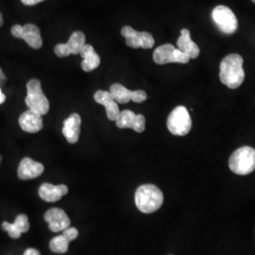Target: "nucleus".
Returning <instances> with one entry per match:
<instances>
[{
    "label": "nucleus",
    "mask_w": 255,
    "mask_h": 255,
    "mask_svg": "<svg viewBox=\"0 0 255 255\" xmlns=\"http://www.w3.org/2000/svg\"><path fill=\"white\" fill-rule=\"evenodd\" d=\"M94 100L96 102L100 103L105 107L106 115L109 120L116 121L118 119L120 114L119 105H118V102L113 98L110 91L100 90L96 92V94L94 95Z\"/></svg>",
    "instance_id": "nucleus-13"
},
{
    "label": "nucleus",
    "mask_w": 255,
    "mask_h": 255,
    "mask_svg": "<svg viewBox=\"0 0 255 255\" xmlns=\"http://www.w3.org/2000/svg\"><path fill=\"white\" fill-rule=\"evenodd\" d=\"M11 34L16 38L23 39L28 46L39 49L43 46V40L39 27L33 24H27L25 26L15 25L11 27Z\"/></svg>",
    "instance_id": "nucleus-9"
},
{
    "label": "nucleus",
    "mask_w": 255,
    "mask_h": 255,
    "mask_svg": "<svg viewBox=\"0 0 255 255\" xmlns=\"http://www.w3.org/2000/svg\"><path fill=\"white\" fill-rule=\"evenodd\" d=\"M121 34L125 37L126 44L129 47L149 49L154 46V38L148 32H138L132 27L125 26L121 29Z\"/></svg>",
    "instance_id": "nucleus-8"
},
{
    "label": "nucleus",
    "mask_w": 255,
    "mask_h": 255,
    "mask_svg": "<svg viewBox=\"0 0 255 255\" xmlns=\"http://www.w3.org/2000/svg\"><path fill=\"white\" fill-rule=\"evenodd\" d=\"M6 79H7V78H6L5 74L3 73L2 69L0 68V86L4 84V82H6Z\"/></svg>",
    "instance_id": "nucleus-27"
},
{
    "label": "nucleus",
    "mask_w": 255,
    "mask_h": 255,
    "mask_svg": "<svg viewBox=\"0 0 255 255\" xmlns=\"http://www.w3.org/2000/svg\"><path fill=\"white\" fill-rule=\"evenodd\" d=\"M110 93L112 94L115 101L120 104H126L130 101H134L136 103H142L147 98L146 92L143 90L130 91L119 83H114L110 87Z\"/></svg>",
    "instance_id": "nucleus-10"
},
{
    "label": "nucleus",
    "mask_w": 255,
    "mask_h": 255,
    "mask_svg": "<svg viewBox=\"0 0 255 255\" xmlns=\"http://www.w3.org/2000/svg\"><path fill=\"white\" fill-rule=\"evenodd\" d=\"M252 1H253V2H254V3H255V0H252Z\"/></svg>",
    "instance_id": "nucleus-30"
},
{
    "label": "nucleus",
    "mask_w": 255,
    "mask_h": 255,
    "mask_svg": "<svg viewBox=\"0 0 255 255\" xmlns=\"http://www.w3.org/2000/svg\"><path fill=\"white\" fill-rule=\"evenodd\" d=\"M177 45L178 48L187 55L190 59L198 58L201 52L200 47L192 41L190 32L186 28H182L181 30V36L179 37L177 41Z\"/></svg>",
    "instance_id": "nucleus-18"
},
{
    "label": "nucleus",
    "mask_w": 255,
    "mask_h": 255,
    "mask_svg": "<svg viewBox=\"0 0 255 255\" xmlns=\"http://www.w3.org/2000/svg\"><path fill=\"white\" fill-rule=\"evenodd\" d=\"M45 220L48 223L49 230L53 233L64 232L65 229L69 228L70 219L64 210L60 208L49 209L45 214Z\"/></svg>",
    "instance_id": "nucleus-12"
},
{
    "label": "nucleus",
    "mask_w": 255,
    "mask_h": 255,
    "mask_svg": "<svg viewBox=\"0 0 255 255\" xmlns=\"http://www.w3.org/2000/svg\"><path fill=\"white\" fill-rule=\"evenodd\" d=\"M134 201L142 213L151 214L162 207L164 194L154 184H143L137 188Z\"/></svg>",
    "instance_id": "nucleus-2"
},
{
    "label": "nucleus",
    "mask_w": 255,
    "mask_h": 255,
    "mask_svg": "<svg viewBox=\"0 0 255 255\" xmlns=\"http://www.w3.org/2000/svg\"><path fill=\"white\" fill-rule=\"evenodd\" d=\"M13 224L15 225V227L18 229L19 232L21 234L23 233H27L29 229V223H28V219H27L26 215H19L16 217V219L14 220Z\"/></svg>",
    "instance_id": "nucleus-22"
},
{
    "label": "nucleus",
    "mask_w": 255,
    "mask_h": 255,
    "mask_svg": "<svg viewBox=\"0 0 255 255\" xmlns=\"http://www.w3.org/2000/svg\"><path fill=\"white\" fill-rule=\"evenodd\" d=\"M219 79L230 89H237L245 80L243 58L239 54H230L220 64Z\"/></svg>",
    "instance_id": "nucleus-1"
},
{
    "label": "nucleus",
    "mask_w": 255,
    "mask_h": 255,
    "mask_svg": "<svg viewBox=\"0 0 255 255\" xmlns=\"http://www.w3.org/2000/svg\"><path fill=\"white\" fill-rule=\"evenodd\" d=\"M0 163H1V156H0Z\"/></svg>",
    "instance_id": "nucleus-31"
},
{
    "label": "nucleus",
    "mask_w": 255,
    "mask_h": 255,
    "mask_svg": "<svg viewBox=\"0 0 255 255\" xmlns=\"http://www.w3.org/2000/svg\"><path fill=\"white\" fill-rule=\"evenodd\" d=\"M19 125L26 132H29V133L38 132L43 128L42 116L31 110H27L20 116Z\"/></svg>",
    "instance_id": "nucleus-15"
},
{
    "label": "nucleus",
    "mask_w": 255,
    "mask_h": 255,
    "mask_svg": "<svg viewBox=\"0 0 255 255\" xmlns=\"http://www.w3.org/2000/svg\"><path fill=\"white\" fill-rule=\"evenodd\" d=\"M63 236H64L69 242L75 240L78 236H79V232L78 230L74 227H69V228L65 229L63 232Z\"/></svg>",
    "instance_id": "nucleus-24"
},
{
    "label": "nucleus",
    "mask_w": 255,
    "mask_h": 255,
    "mask_svg": "<svg viewBox=\"0 0 255 255\" xmlns=\"http://www.w3.org/2000/svg\"><path fill=\"white\" fill-rule=\"evenodd\" d=\"M45 0H21V2L26 5V6H33V5H36L38 3H41Z\"/></svg>",
    "instance_id": "nucleus-25"
},
{
    "label": "nucleus",
    "mask_w": 255,
    "mask_h": 255,
    "mask_svg": "<svg viewBox=\"0 0 255 255\" xmlns=\"http://www.w3.org/2000/svg\"><path fill=\"white\" fill-rule=\"evenodd\" d=\"M23 255H41L39 251H37L35 249H27L25 252V254Z\"/></svg>",
    "instance_id": "nucleus-26"
},
{
    "label": "nucleus",
    "mask_w": 255,
    "mask_h": 255,
    "mask_svg": "<svg viewBox=\"0 0 255 255\" xmlns=\"http://www.w3.org/2000/svg\"><path fill=\"white\" fill-rule=\"evenodd\" d=\"M68 193V187L64 184L53 185L51 183H43L39 188V196L43 201L55 202L60 201Z\"/></svg>",
    "instance_id": "nucleus-17"
},
{
    "label": "nucleus",
    "mask_w": 255,
    "mask_h": 255,
    "mask_svg": "<svg viewBox=\"0 0 255 255\" xmlns=\"http://www.w3.org/2000/svg\"><path fill=\"white\" fill-rule=\"evenodd\" d=\"M212 17L222 32L233 34L237 31L238 26L237 17L233 10L228 7L223 5L216 7L212 12Z\"/></svg>",
    "instance_id": "nucleus-7"
},
{
    "label": "nucleus",
    "mask_w": 255,
    "mask_h": 255,
    "mask_svg": "<svg viewBox=\"0 0 255 255\" xmlns=\"http://www.w3.org/2000/svg\"><path fill=\"white\" fill-rule=\"evenodd\" d=\"M44 165L41 163L30 159V158H24L21 160L19 164L18 174L19 179L21 180H31L39 177L44 172Z\"/></svg>",
    "instance_id": "nucleus-14"
},
{
    "label": "nucleus",
    "mask_w": 255,
    "mask_h": 255,
    "mask_svg": "<svg viewBox=\"0 0 255 255\" xmlns=\"http://www.w3.org/2000/svg\"><path fill=\"white\" fill-rule=\"evenodd\" d=\"M2 229L4 231H6L8 234H9V237L11 238H14V239H17L19 237H21V233L19 232L18 229L15 227V225L13 223H9L7 221L3 222L2 225H1Z\"/></svg>",
    "instance_id": "nucleus-23"
},
{
    "label": "nucleus",
    "mask_w": 255,
    "mask_h": 255,
    "mask_svg": "<svg viewBox=\"0 0 255 255\" xmlns=\"http://www.w3.org/2000/svg\"><path fill=\"white\" fill-rule=\"evenodd\" d=\"M230 169L237 175H248L255 170V149L252 146H242L231 155Z\"/></svg>",
    "instance_id": "nucleus-3"
},
{
    "label": "nucleus",
    "mask_w": 255,
    "mask_h": 255,
    "mask_svg": "<svg viewBox=\"0 0 255 255\" xmlns=\"http://www.w3.org/2000/svg\"><path fill=\"white\" fill-rule=\"evenodd\" d=\"M5 101H6V97H5V95L2 93V91H1V88H0V104L4 103Z\"/></svg>",
    "instance_id": "nucleus-28"
},
{
    "label": "nucleus",
    "mask_w": 255,
    "mask_h": 255,
    "mask_svg": "<svg viewBox=\"0 0 255 255\" xmlns=\"http://www.w3.org/2000/svg\"><path fill=\"white\" fill-rule=\"evenodd\" d=\"M81 56L83 58L82 68L85 72H91L97 69L101 64V58L95 51L91 45H85L81 51Z\"/></svg>",
    "instance_id": "nucleus-19"
},
{
    "label": "nucleus",
    "mask_w": 255,
    "mask_h": 255,
    "mask_svg": "<svg viewBox=\"0 0 255 255\" xmlns=\"http://www.w3.org/2000/svg\"><path fill=\"white\" fill-rule=\"evenodd\" d=\"M3 24H4V20H3L2 14H1V12H0V27L3 26Z\"/></svg>",
    "instance_id": "nucleus-29"
},
{
    "label": "nucleus",
    "mask_w": 255,
    "mask_h": 255,
    "mask_svg": "<svg viewBox=\"0 0 255 255\" xmlns=\"http://www.w3.org/2000/svg\"><path fill=\"white\" fill-rule=\"evenodd\" d=\"M167 128L177 136H184L191 130L192 120L189 112L184 106H178L169 115L167 122Z\"/></svg>",
    "instance_id": "nucleus-5"
},
{
    "label": "nucleus",
    "mask_w": 255,
    "mask_h": 255,
    "mask_svg": "<svg viewBox=\"0 0 255 255\" xmlns=\"http://www.w3.org/2000/svg\"><path fill=\"white\" fill-rule=\"evenodd\" d=\"M153 61L155 64H171V63L187 64L190 61V58L179 48H175L170 44H165L155 49L153 53Z\"/></svg>",
    "instance_id": "nucleus-6"
},
{
    "label": "nucleus",
    "mask_w": 255,
    "mask_h": 255,
    "mask_svg": "<svg viewBox=\"0 0 255 255\" xmlns=\"http://www.w3.org/2000/svg\"><path fill=\"white\" fill-rule=\"evenodd\" d=\"M85 35L82 31H75L66 44H59L55 46V54L60 58L69 55L80 54L83 46H85Z\"/></svg>",
    "instance_id": "nucleus-11"
},
{
    "label": "nucleus",
    "mask_w": 255,
    "mask_h": 255,
    "mask_svg": "<svg viewBox=\"0 0 255 255\" xmlns=\"http://www.w3.org/2000/svg\"><path fill=\"white\" fill-rule=\"evenodd\" d=\"M69 243L70 242L62 235L51 239L49 248L55 254H65L68 251Z\"/></svg>",
    "instance_id": "nucleus-21"
},
{
    "label": "nucleus",
    "mask_w": 255,
    "mask_h": 255,
    "mask_svg": "<svg viewBox=\"0 0 255 255\" xmlns=\"http://www.w3.org/2000/svg\"><path fill=\"white\" fill-rule=\"evenodd\" d=\"M138 116L129 110H125L120 112L119 118L116 120L117 126L119 128H134L136 127Z\"/></svg>",
    "instance_id": "nucleus-20"
},
{
    "label": "nucleus",
    "mask_w": 255,
    "mask_h": 255,
    "mask_svg": "<svg viewBox=\"0 0 255 255\" xmlns=\"http://www.w3.org/2000/svg\"><path fill=\"white\" fill-rule=\"evenodd\" d=\"M26 104L28 110L44 116L49 111V101L44 95L41 82L36 79H32L27 84V98Z\"/></svg>",
    "instance_id": "nucleus-4"
},
{
    "label": "nucleus",
    "mask_w": 255,
    "mask_h": 255,
    "mask_svg": "<svg viewBox=\"0 0 255 255\" xmlns=\"http://www.w3.org/2000/svg\"><path fill=\"white\" fill-rule=\"evenodd\" d=\"M81 125L82 119L78 114H72L68 119L64 120L63 133L68 143L75 144L79 141L81 133Z\"/></svg>",
    "instance_id": "nucleus-16"
}]
</instances>
